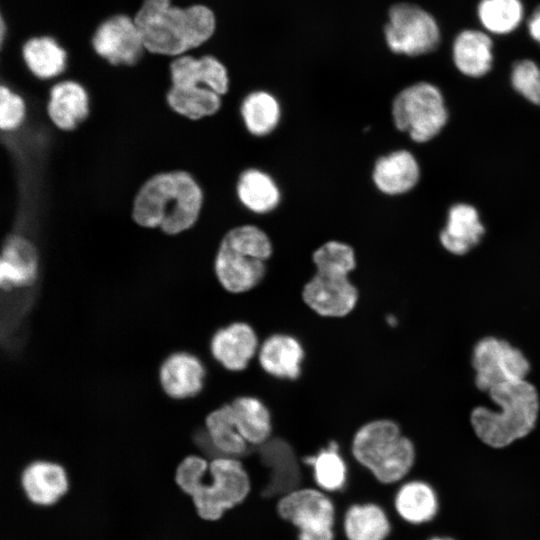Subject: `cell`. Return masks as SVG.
<instances>
[{"label": "cell", "instance_id": "cell-38", "mask_svg": "<svg viewBox=\"0 0 540 540\" xmlns=\"http://www.w3.org/2000/svg\"><path fill=\"white\" fill-rule=\"evenodd\" d=\"M430 540H453V539H451V538H446V537H434V538H432V539H430Z\"/></svg>", "mask_w": 540, "mask_h": 540}, {"label": "cell", "instance_id": "cell-17", "mask_svg": "<svg viewBox=\"0 0 540 540\" xmlns=\"http://www.w3.org/2000/svg\"><path fill=\"white\" fill-rule=\"evenodd\" d=\"M257 350L256 333L244 322H235L217 330L210 342L213 358L230 371L244 370Z\"/></svg>", "mask_w": 540, "mask_h": 540}, {"label": "cell", "instance_id": "cell-21", "mask_svg": "<svg viewBox=\"0 0 540 540\" xmlns=\"http://www.w3.org/2000/svg\"><path fill=\"white\" fill-rule=\"evenodd\" d=\"M420 178L419 164L412 153L397 150L377 159L372 172L376 188L386 195H400L413 189Z\"/></svg>", "mask_w": 540, "mask_h": 540}, {"label": "cell", "instance_id": "cell-34", "mask_svg": "<svg viewBox=\"0 0 540 540\" xmlns=\"http://www.w3.org/2000/svg\"><path fill=\"white\" fill-rule=\"evenodd\" d=\"M312 260L316 271L324 273L349 276L356 266L353 248L336 240L328 241L316 249Z\"/></svg>", "mask_w": 540, "mask_h": 540}, {"label": "cell", "instance_id": "cell-8", "mask_svg": "<svg viewBox=\"0 0 540 540\" xmlns=\"http://www.w3.org/2000/svg\"><path fill=\"white\" fill-rule=\"evenodd\" d=\"M384 34L392 52L411 57L431 53L441 42L435 17L412 3H397L390 8Z\"/></svg>", "mask_w": 540, "mask_h": 540}, {"label": "cell", "instance_id": "cell-2", "mask_svg": "<svg viewBox=\"0 0 540 540\" xmlns=\"http://www.w3.org/2000/svg\"><path fill=\"white\" fill-rule=\"evenodd\" d=\"M204 199L202 186L190 173L182 170L158 173L136 193L132 219L143 228L176 236L198 223Z\"/></svg>", "mask_w": 540, "mask_h": 540}, {"label": "cell", "instance_id": "cell-25", "mask_svg": "<svg viewBox=\"0 0 540 540\" xmlns=\"http://www.w3.org/2000/svg\"><path fill=\"white\" fill-rule=\"evenodd\" d=\"M166 100L171 110L191 120L200 121L215 116L222 106V96L205 86H172Z\"/></svg>", "mask_w": 540, "mask_h": 540}, {"label": "cell", "instance_id": "cell-3", "mask_svg": "<svg viewBox=\"0 0 540 540\" xmlns=\"http://www.w3.org/2000/svg\"><path fill=\"white\" fill-rule=\"evenodd\" d=\"M176 483L192 497L198 515L207 521L242 503L251 491L248 472L237 458L206 459L191 455L177 467Z\"/></svg>", "mask_w": 540, "mask_h": 540}, {"label": "cell", "instance_id": "cell-26", "mask_svg": "<svg viewBox=\"0 0 540 540\" xmlns=\"http://www.w3.org/2000/svg\"><path fill=\"white\" fill-rule=\"evenodd\" d=\"M236 193L240 203L257 214L271 212L281 199L279 187L273 178L256 168L246 169L240 174Z\"/></svg>", "mask_w": 540, "mask_h": 540}, {"label": "cell", "instance_id": "cell-30", "mask_svg": "<svg viewBox=\"0 0 540 540\" xmlns=\"http://www.w3.org/2000/svg\"><path fill=\"white\" fill-rule=\"evenodd\" d=\"M394 506L398 515L406 522L422 524L435 516L438 501L430 485L422 481H410L398 489Z\"/></svg>", "mask_w": 540, "mask_h": 540}, {"label": "cell", "instance_id": "cell-29", "mask_svg": "<svg viewBox=\"0 0 540 540\" xmlns=\"http://www.w3.org/2000/svg\"><path fill=\"white\" fill-rule=\"evenodd\" d=\"M231 407L236 428L249 445L259 446L271 438V415L262 401L241 396L231 403Z\"/></svg>", "mask_w": 540, "mask_h": 540}, {"label": "cell", "instance_id": "cell-23", "mask_svg": "<svg viewBox=\"0 0 540 540\" xmlns=\"http://www.w3.org/2000/svg\"><path fill=\"white\" fill-rule=\"evenodd\" d=\"M484 233L485 227L476 208L467 203H458L449 209L440 242L448 252L464 255L480 242Z\"/></svg>", "mask_w": 540, "mask_h": 540}, {"label": "cell", "instance_id": "cell-14", "mask_svg": "<svg viewBox=\"0 0 540 540\" xmlns=\"http://www.w3.org/2000/svg\"><path fill=\"white\" fill-rule=\"evenodd\" d=\"M90 96L78 81L59 79L50 85L46 114L52 125L60 131L71 132L89 117Z\"/></svg>", "mask_w": 540, "mask_h": 540}, {"label": "cell", "instance_id": "cell-6", "mask_svg": "<svg viewBox=\"0 0 540 540\" xmlns=\"http://www.w3.org/2000/svg\"><path fill=\"white\" fill-rule=\"evenodd\" d=\"M354 459L382 484L403 479L415 461V448L392 420L379 419L361 426L354 434Z\"/></svg>", "mask_w": 540, "mask_h": 540}, {"label": "cell", "instance_id": "cell-16", "mask_svg": "<svg viewBox=\"0 0 540 540\" xmlns=\"http://www.w3.org/2000/svg\"><path fill=\"white\" fill-rule=\"evenodd\" d=\"M39 269V253L32 240L21 234L6 238L1 255L0 283L4 290L34 282Z\"/></svg>", "mask_w": 540, "mask_h": 540}, {"label": "cell", "instance_id": "cell-7", "mask_svg": "<svg viewBox=\"0 0 540 540\" xmlns=\"http://www.w3.org/2000/svg\"><path fill=\"white\" fill-rule=\"evenodd\" d=\"M392 118L399 131L418 143L436 137L448 120L440 89L429 82H417L401 90L392 103Z\"/></svg>", "mask_w": 540, "mask_h": 540}, {"label": "cell", "instance_id": "cell-22", "mask_svg": "<svg viewBox=\"0 0 540 540\" xmlns=\"http://www.w3.org/2000/svg\"><path fill=\"white\" fill-rule=\"evenodd\" d=\"M304 356L302 344L288 334L271 335L258 351L262 369L280 379H297L302 371Z\"/></svg>", "mask_w": 540, "mask_h": 540}, {"label": "cell", "instance_id": "cell-12", "mask_svg": "<svg viewBox=\"0 0 540 540\" xmlns=\"http://www.w3.org/2000/svg\"><path fill=\"white\" fill-rule=\"evenodd\" d=\"M305 304L324 317H344L356 306L358 291L349 276L317 272L304 285Z\"/></svg>", "mask_w": 540, "mask_h": 540}, {"label": "cell", "instance_id": "cell-4", "mask_svg": "<svg viewBox=\"0 0 540 540\" xmlns=\"http://www.w3.org/2000/svg\"><path fill=\"white\" fill-rule=\"evenodd\" d=\"M487 393L500 410L483 406L473 409L471 424L482 442L503 448L532 431L538 417L539 397L530 382L523 379L502 383Z\"/></svg>", "mask_w": 540, "mask_h": 540}, {"label": "cell", "instance_id": "cell-27", "mask_svg": "<svg viewBox=\"0 0 540 540\" xmlns=\"http://www.w3.org/2000/svg\"><path fill=\"white\" fill-rule=\"evenodd\" d=\"M343 530L347 540H386L391 525L386 512L378 504L356 503L345 512Z\"/></svg>", "mask_w": 540, "mask_h": 540}, {"label": "cell", "instance_id": "cell-28", "mask_svg": "<svg viewBox=\"0 0 540 540\" xmlns=\"http://www.w3.org/2000/svg\"><path fill=\"white\" fill-rule=\"evenodd\" d=\"M206 433L217 457L239 459L249 452V444L238 432L231 404L212 411L205 420Z\"/></svg>", "mask_w": 540, "mask_h": 540}, {"label": "cell", "instance_id": "cell-20", "mask_svg": "<svg viewBox=\"0 0 540 540\" xmlns=\"http://www.w3.org/2000/svg\"><path fill=\"white\" fill-rule=\"evenodd\" d=\"M205 374V367L197 356L177 352L168 356L162 363L160 383L171 398L185 399L201 391Z\"/></svg>", "mask_w": 540, "mask_h": 540}, {"label": "cell", "instance_id": "cell-5", "mask_svg": "<svg viewBox=\"0 0 540 540\" xmlns=\"http://www.w3.org/2000/svg\"><path fill=\"white\" fill-rule=\"evenodd\" d=\"M271 255L272 243L263 230L249 224L234 227L219 243L214 261L216 277L229 292H247L263 280L265 262Z\"/></svg>", "mask_w": 540, "mask_h": 540}, {"label": "cell", "instance_id": "cell-37", "mask_svg": "<svg viewBox=\"0 0 540 540\" xmlns=\"http://www.w3.org/2000/svg\"><path fill=\"white\" fill-rule=\"evenodd\" d=\"M526 26L531 39L540 46V4L529 15Z\"/></svg>", "mask_w": 540, "mask_h": 540}, {"label": "cell", "instance_id": "cell-1", "mask_svg": "<svg viewBox=\"0 0 540 540\" xmlns=\"http://www.w3.org/2000/svg\"><path fill=\"white\" fill-rule=\"evenodd\" d=\"M148 53L166 58L190 54L216 31V16L205 4L144 0L133 15Z\"/></svg>", "mask_w": 540, "mask_h": 540}, {"label": "cell", "instance_id": "cell-36", "mask_svg": "<svg viewBox=\"0 0 540 540\" xmlns=\"http://www.w3.org/2000/svg\"><path fill=\"white\" fill-rule=\"evenodd\" d=\"M514 90L529 102L540 106V67L531 59L516 61L511 70Z\"/></svg>", "mask_w": 540, "mask_h": 540}, {"label": "cell", "instance_id": "cell-33", "mask_svg": "<svg viewBox=\"0 0 540 540\" xmlns=\"http://www.w3.org/2000/svg\"><path fill=\"white\" fill-rule=\"evenodd\" d=\"M303 462L312 468L318 489L326 493L336 492L346 485L347 465L337 442H329L316 454L305 457Z\"/></svg>", "mask_w": 540, "mask_h": 540}, {"label": "cell", "instance_id": "cell-32", "mask_svg": "<svg viewBox=\"0 0 540 540\" xmlns=\"http://www.w3.org/2000/svg\"><path fill=\"white\" fill-rule=\"evenodd\" d=\"M240 113L243 123L252 135L262 137L277 127L281 108L278 100L267 91H253L242 101Z\"/></svg>", "mask_w": 540, "mask_h": 540}, {"label": "cell", "instance_id": "cell-15", "mask_svg": "<svg viewBox=\"0 0 540 540\" xmlns=\"http://www.w3.org/2000/svg\"><path fill=\"white\" fill-rule=\"evenodd\" d=\"M169 71L172 86H205L221 96L229 90L228 70L222 61L211 54H185L172 58Z\"/></svg>", "mask_w": 540, "mask_h": 540}, {"label": "cell", "instance_id": "cell-11", "mask_svg": "<svg viewBox=\"0 0 540 540\" xmlns=\"http://www.w3.org/2000/svg\"><path fill=\"white\" fill-rule=\"evenodd\" d=\"M472 365L476 387L485 392L502 383L523 380L530 370L519 349L496 337L483 338L475 345Z\"/></svg>", "mask_w": 540, "mask_h": 540}, {"label": "cell", "instance_id": "cell-35", "mask_svg": "<svg viewBox=\"0 0 540 540\" xmlns=\"http://www.w3.org/2000/svg\"><path fill=\"white\" fill-rule=\"evenodd\" d=\"M28 114L24 97L5 84L0 87V129L3 133L19 130Z\"/></svg>", "mask_w": 540, "mask_h": 540}, {"label": "cell", "instance_id": "cell-10", "mask_svg": "<svg viewBox=\"0 0 540 540\" xmlns=\"http://www.w3.org/2000/svg\"><path fill=\"white\" fill-rule=\"evenodd\" d=\"M94 53L115 67L138 64L147 53L134 17L117 13L103 19L90 37Z\"/></svg>", "mask_w": 540, "mask_h": 540}, {"label": "cell", "instance_id": "cell-18", "mask_svg": "<svg viewBox=\"0 0 540 540\" xmlns=\"http://www.w3.org/2000/svg\"><path fill=\"white\" fill-rule=\"evenodd\" d=\"M20 57L28 72L40 81L60 79L68 67V51L49 34L25 39L20 46Z\"/></svg>", "mask_w": 540, "mask_h": 540}, {"label": "cell", "instance_id": "cell-9", "mask_svg": "<svg viewBox=\"0 0 540 540\" xmlns=\"http://www.w3.org/2000/svg\"><path fill=\"white\" fill-rule=\"evenodd\" d=\"M278 515L298 530L297 540H334L335 505L326 492L300 487L280 498Z\"/></svg>", "mask_w": 540, "mask_h": 540}, {"label": "cell", "instance_id": "cell-31", "mask_svg": "<svg viewBox=\"0 0 540 540\" xmlns=\"http://www.w3.org/2000/svg\"><path fill=\"white\" fill-rule=\"evenodd\" d=\"M478 21L492 35H508L522 24L525 9L522 0H480L476 7Z\"/></svg>", "mask_w": 540, "mask_h": 540}, {"label": "cell", "instance_id": "cell-13", "mask_svg": "<svg viewBox=\"0 0 540 540\" xmlns=\"http://www.w3.org/2000/svg\"><path fill=\"white\" fill-rule=\"evenodd\" d=\"M262 465L268 475L261 494L280 498L301 487L302 472L293 447L284 439L270 438L257 446Z\"/></svg>", "mask_w": 540, "mask_h": 540}, {"label": "cell", "instance_id": "cell-19", "mask_svg": "<svg viewBox=\"0 0 540 540\" xmlns=\"http://www.w3.org/2000/svg\"><path fill=\"white\" fill-rule=\"evenodd\" d=\"M493 40L483 29H463L452 42V60L457 70L465 76L479 78L493 66Z\"/></svg>", "mask_w": 540, "mask_h": 540}, {"label": "cell", "instance_id": "cell-24", "mask_svg": "<svg viewBox=\"0 0 540 540\" xmlns=\"http://www.w3.org/2000/svg\"><path fill=\"white\" fill-rule=\"evenodd\" d=\"M21 481L28 499L42 506L54 504L68 489L63 467L48 461H35L28 465Z\"/></svg>", "mask_w": 540, "mask_h": 540}]
</instances>
